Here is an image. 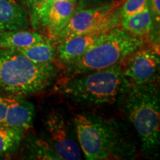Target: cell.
I'll return each instance as SVG.
<instances>
[{"mask_svg":"<svg viewBox=\"0 0 160 160\" xmlns=\"http://www.w3.org/2000/svg\"><path fill=\"white\" fill-rule=\"evenodd\" d=\"M78 142L86 159H128L137 155V144L128 128L114 118L76 113Z\"/></svg>","mask_w":160,"mask_h":160,"instance_id":"cell-1","label":"cell"},{"mask_svg":"<svg viewBox=\"0 0 160 160\" xmlns=\"http://www.w3.org/2000/svg\"><path fill=\"white\" fill-rule=\"evenodd\" d=\"M131 85L119 63L100 71L59 79L54 91L74 105L110 107L124 100Z\"/></svg>","mask_w":160,"mask_h":160,"instance_id":"cell-2","label":"cell"},{"mask_svg":"<svg viewBox=\"0 0 160 160\" xmlns=\"http://www.w3.org/2000/svg\"><path fill=\"white\" fill-rule=\"evenodd\" d=\"M55 63L37 64L15 49L0 48V93L22 97L39 93L57 80Z\"/></svg>","mask_w":160,"mask_h":160,"instance_id":"cell-3","label":"cell"},{"mask_svg":"<svg viewBox=\"0 0 160 160\" xmlns=\"http://www.w3.org/2000/svg\"><path fill=\"white\" fill-rule=\"evenodd\" d=\"M123 112L140 140V148L150 159L159 156L160 93L157 82L132 85L123 102Z\"/></svg>","mask_w":160,"mask_h":160,"instance_id":"cell-4","label":"cell"},{"mask_svg":"<svg viewBox=\"0 0 160 160\" xmlns=\"http://www.w3.org/2000/svg\"><path fill=\"white\" fill-rule=\"evenodd\" d=\"M146 43L145 38L137 37L117 27L108 32L103 41L85 53L63 65L60 79H68L100 71L119 64L125 58Z\"/></svg>","mask_w":160,"mask_h":160,"instance_id":"cell-5","label":"cell"},{"mask_svg":"<svg viewBox=\"0 0 160 160\" xmlns=\"http://www.w3.org/2000/svg\"><path fill=\"white\" fill-rule=\"evenodd\" d=\"M124 1L114 0L91 8L76 10L67 25L53 39L55 44L75 36L103 33L119 27Z\"/></svg>","mask_w":160,"mask_h":160,"instance_id":"cell-6","label":"cell"},{"mask_svg":"<svg viewBox=\"0 0 160 160\" xmlns=\"http://www.w3.org/2000/svg\"><path fill=\"white\" fill-rule=\"evenodd\" d=\"M48 140L59 159H81L74 120L60 109H53L47 113L43 121Z\"/></svg>","mask_w":160,"mask_h":160,"instance_id":"cell-7","label":"cell"},{"mask_svg":"<svg viewBox=\"0 0 160 160\" xmlns=\"http://www.w3.org/2000/svg\"><path fill=\"white\" fill-rule=\"evenodd\" d=\"M159 54L157 48L145 44L128 55L120 62L124 75L132 85L154 82L159 80Z\"/></svg>","mask_w":160,"mask_h":160,"instance_id":"cell-8","label":"cell"},{"mask_svg":"<svg viewBox=\"0 0 160 160\" xmlns=\"http://www.w3.org/2000/svg\"><path fill=\"white\" fill-rule=\"evenodd\" d=\"M108 32L75 36L62 42L57 45V59L64 65L82 57L91 48L103 41L107 37Z\"/></svg>","mask_w":160,"mask_h":160,"instance_id":"cell-9","label":"cell"},{"mask_svg":"<svg viewBox=\"0 0 160 160\" xmlns=\"http://www.w3.org/2000/svg\"><path fill=\"white\" fill-rule=\"evenodd\" d=\"M34 117L33 104L17 97H11L2 126L19 130L24 133L32 127Z\"/></svg>","mask_w":160,"mask_h":160,"instance_id":"cell-10","label":"cell"},{"mask_svg":"<svg viewBox=\"0 0 160 160\" xmlns=\"http://www.w3.org/2000/svg\"><path fill=\"white\" fill-rule=\"evenodd\" d=\"M30 25L28 11L16 0H0V33L27 29Z\"/></svg>","mask_w":160,"mask_h":160,"instance_id":"cell-11","label":"cell"},{"mask_svg":"<svg viewBox=\"0 0 160 160\" xmlns=\"http://www.w3.org/2000/svg\"><path fill=\"white\" fill-rule=\"evenodd\" d=\"M76 11V3L70 0H53L48 13L45 28L48 38L54 39L68 23Z\"/></svg>","mask_w":160,"mask_h":160,"instance_id":"cell-12","label":"cell"},{"mask_svg":"<svg viewBox=\"0 0 160 160\" xmlns=\"http://www.w3.org/2000/svg\"><path fill=\"white\" fill-rule=\"evenodd\" d=\"M46 38L41 33L26 29L5 31L0 33V48H22L42 41Z\"/></svg>","mask_w":160,"mask_h":160,"instance_id":"cell-13","label":"cell"},{"mask_svg":"<svg viewBox=\"0 0 160 160\" xmlns=\"http://www.w3.org/2000/svg\"><path fill=\"white\" fill-rule=\"evenodd\" d=\"M15 50L37 64L54 63L57 59V45L53 39L48 37L28 47Z\"/></svg>","mask_w":160,"mask_h":160,"instance_id":"cell-14","label":"cell"},{"mask_svg":"<svg viewBox=\"0 0 160 160\" xmlns=\"http://www.w3.org/2000/svg\"><path fill=\"white\" fill-rule=\"evenodd\" d=\"M153 19L148 5L142 11L122 17L120 22L122 28L131 34L142 38H146L150 34Z\"/></svg>","mask_w":160,"mask_h":160,"instance_id":"cell-15","label":"cell"},{"mask_svg":"<svg viewBox=\"0 0 160 160\" xmlns=\"http://www.w3.org/2000/svg\"><path fill=\"white\" fill-rule=\"evenodd\" d=\"M23 132L11 128L0 127V156L8 154L19 147Z\"/></svg>","mask_w":160,"mask_h":160,"instance_id":"cell-16","label":"cell"},{"mask_svg":"<svg viewBox=\"0 0 160 160\" xmlns=\"http://www.w3.org/2000/svg\"><path fill=\"white\" fill-rule=\"evenodd\" d=\"M53 0H31L30 9L31 11V17L33 25L38 28L42 26L45 28L48 13Z\"/></svg>","mask_w":160,"mask_h":160,"instance_id":"cell-17","label":"cell"},{"mask_svg":"<svg viewBox=\"0 0 160 160\" xmlns=\"http://www.w3.org/2000/svg\"><path fill=\"white\" fill-rule=\"evenodd\" d=\"M31 142V157L32 159H57L59 158L45 139L33 138Z\"/></svg>","mask_w":160,"mask_h":160,"instance_id":"cell-18","label":"cell"},{"mask_svg":"<svg viewBox=\"0 0 160 160\" xmlns=\"http://www.w3.org/2000/svg\"><path fill=\"white\" fill-rule=\"evenodd\" d=\"M148 0H125L121 7V17H126L142 11L148 6Z\"/></svg>","mask_w":160,"mask_h":160,"instance_id":"cell-19","label":"cell"},{"mask_svg":"<svg viewBox=\"0 0 160 160\" xmlns=\"http://www.w3.org/2000/svg\"><path fill=\"white\" fill-rule=\"evenodd\" d=\"M148 5L151 11L152 19L159 25L160 21V0H148Z\"/></svg>","mask_w":160,"mask_h":160,"instance_id":"cell-20","label":"cell"},{"mask_svg":"<svg viewBox=\"0 0 160 160\" xmlns=\"http://www.w3.org/2000/svg\"><path fill=\"white\" fill-rule=\"evenodd\" d=\"M11 97H3L0 95V127L2 126L5 120L6 112L11 101Z\"/></svg>","mask_w":160,"mask_h":160,"instance_id":"cell-21","label":"cell"},{"mask_svg":"<svg viewBox=\"0 0 160 160\" xmlns=\"http://www.w3.org/2000/svg\"><path fill=\"white\" fill-rule=\"evenodd\" d=\"M22 1L23 2H25L26 5L28 6L29 8H31V0H22Z\"/></svg>","mask_w":160,"mask_h":160,"instance_id":"cell-22","label":"cell"},{"mask_svg":"<svg viewBox=\"0 0 160 160\" xmlns=\"http://www.w3.org/2000/svg\"><path fill=\"white\" fill-rule=\"evenodd\" d=\"M70 1H71V2H74V3H77V0H70Z\"/></svg>","mask_w":160,"mask_h":160,"instance_id":"cell-23","label":"cell"}]
</instances>
